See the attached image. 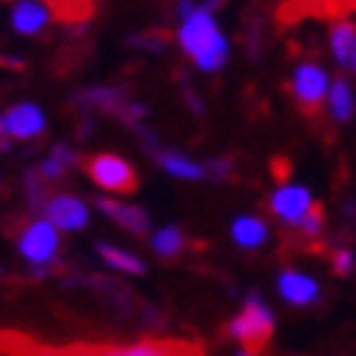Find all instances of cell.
<instances>
[{"label": "cell", "mask_w": 356, "mask_h": 356, "mask_svg": "<svg viewBox=\"0 0 356 356\" xmlns=\"http://www.w3.org/2000/svg\"><path fill=\"white\" fill-rule=\"evenodd\" d=\"M181 44L184 50L196 58L202 70H216L225 62V41L211 18V9H196L187 15L181 26Z\"/></svg>", "instance_id": "obj_1"}, {"label": "cell", "mask_w": 356, "mask_h": 356, "mask_svg": "<svg viewBox=\"0 0 356 356\" xmlns=\"http://www.w3.org/2000/svg\"><path fill=\"white\" fill-rule=\"evenodd\" d=\"M231 336L240 339L251 356L260 353L272 336V313L257 298H251L243 309V316H236V321L231 324Z\"/></svg>", "instance_id": "obj_2"}, {"label": "cell", "mask_w": 356, "mask_h": 356, "mask_svg": "<svg viewBox=\"0 0 356 356\" xmlns=\"http://www.w3.org/2000/svg\"><path fill=\"white\" fill-rule=\"evenodd\" d=\"M58 356H202V350L184 342H138V345L73 348V350H62Z\"/></svg>", "instance_id": "obj_3"}, {"label": "cell", "mask_w": 356, "mask_h": 356, "mask_svg": "<svg viewBox=\"0 0 356 356\" xmlns=\"http://www.w3.org/2000/svg\"><path fill=\"white\" fill-rule=\"evenodd\" d=\"M88 175L102 187V190H111V193H135L138 190V175L131 170L123 158L117 155H94L88 161Z\"/></svg>", "instance_id": "obj_4"}, {"label": "cell", "mask_w": 356, "mask_h": 356, "mask_svg": "<svg viewBox=\"0 0 356 356\" xmlns=\"http://www.w3.org/2000/svg\"><path fill=\"white\" fill-rule=\"evenodd\" d=\"M18 251L33 263V266H47L56 251H58V231L50 225L47 219H35L29 222L26 231L18 240Z\"/></svg>", "instance_id": "obj_5"}, {"label": "cell", "mask_w": 356, "mask_h": 356, "mask_svg": "<svg viewBox=\"0 0 356 356\" xmlns=\"http://www.w3.org/2000/svg\"><path fill=\"white\" fill-rule=\"evenodd\" d=\"M292 94L304 108V114L316 117L324 97H327V76H324V70L316 65H301L292 79Z\"/></svg>", "instance_id": "obj_6"}, {"label": "cell", "mask_w": 356, "mask_h": 356, "mask_svg": "<svg viewBox=\"0 0 356 356\" xmlns=\"http://www.w3.org/2000/svg\"><path fill=\"white\" fill-rule=\"evenodd\" d=\"M44 213L56 231H79L88 225V207L76 196H53L44 204Z\"/></svg>", "instance_id": "obj_7"}, {"label": "cell", "mask_w": 356, "mask_h": 356, "mask_svg": "<svg viewBox=\"0 0 356 356\" xmlns=\"http://www.w3.org/2000/svg\"><path fill=\"white\" fill-rule=\"evenodd\" d=\"M3 123H6V135L15 138V140H29L44 131L47 120H44V114L38 106L33 102H18V106H12L6 114H3Z\"/></svg>", "instance_id": "obj_8"}, {"label": "cell", "mask_w": 356, "mask_h": 356, "mask_svg": "<svg viewBox=\"0 0 356 356\" xmlns=\"http://www.w3.org/2000/svg\"><path fill=\"white\" fill-rule=\"evenodd\" d=\"M309 207H313V196L304 187H280L272 196V211L289 225H298Z\"/></svg>", "instance_id": "obj_9"}, {"label": "cell", "mask_w": 356, "mask_h": 356, "mask_svg": "<svg viewBox=\"0 0 356 356\" xmlns=\"http://www.w3.org/2000/svg\"><path fill=\"white\" fill-rule=\"evenodd\" d=\"M50 24V6L41 0H18L12 6V26L21 35H35Z\"/></svg>", "instance_id": "obj_10"}, {"label": "cell", "mask_w": 356, "mask_h": 356, "mask_svg": "<svg viewBox=\"0 0 356 356\" xmlns=\"http://www.w3.org/2000/svg\"><path fill=\"white\" fill-rule=\"evenodd\" d=\"M99 211L111 216L114 222H120L123 228H129L131 234H143L149 228V219L140 207H131V204H120V202H111V199H99Z\"/></svg>", "instance_id": "obj_11"}, {"label": "cell", "mask_w": 356, "mask_h": 356, "mask_svg": "<svg viewBox=\"0 0 356 356\" xmlns=\"http://www.w3.org/2000/svg\"><path fill=\"white\" fill-rule=\"evenodd\" d=\"M280 295L292 304H309V301H316L318 286L313 277H307L301 272H284L280 275Z\"/></svg>", "instance_id": "obj_12"}, {"label": "cell", "mask_w": 356, "mask_h": 356, "mask_svg": "<svg viewBox=\"0 0 356 356\" xmlns=\"http://www.w3.org/2000/svg\"><path fill=\"white\" fill-rule=\"evenodd\" d=\"M266 236H269V231H266V225L260 219L254 216H243L234 222V240L240 243L243 248H257L266 243Z\"/></svg>", "instance_id": "obj_13"}, {"label": "cell", "mask_w": 356, "mask_h": 356, "mask_svg": "<svg viewBox=\"0 0 356 356\" xmlns=\"http://www.w3.org/2000/svg\"><path fill=\"white\" fill-rule=\"evenodd\" d=\"M356 53V26L348 21H336L333 26V56L339 62H350Z\"/></svg>", "instance_id": "obj_14"}, {"label": "cell", "mask_w": 356, "mask_h": 356, "mask_svg": "<svg viewBox=\"0 0 356 356\" xmlns=\"http://www.w3.org/2000/svg\"><path fill=\"white\" fill-rule=\"evenodd\" d=\"M99 254L108 266H114V269H120V272H131V275L143 272V263L135 254H129V251H120L114 245H99Z\"/></svg>", "instance_id": "obj_15"}, {"label": "cell", "mask_w": 356, "mask_h": 356, "mask_svg": "<svg viewBox=\"0 0 356 356\" xmlns=\"http://www.w3.org/2000/svg\"><path fill=\"white\" fill-rule=\"evenodd\" d=\"M152 245H155V251L161 257H175L178 251H181V245H184V236H181L178 228H164V231L155 234Z\"/></svg>", "instance_id": "obj_16"}, {"label": "cell", "mask_w": 356, "mask_h": 356, "mask_svg": "<svg viewBox=\"0 0 356 356\" xmlns=\"http://www.w3.org/2000/svg\"><path fill=\"white\" fill-rule=\"evenodd\" d=\"M158 161H161V164H164V170L172 172V175H181V178H199V175H202V167H196L193 161H187V158H181V155L161 152Z\"/></svg>", "instance_id": "obj_17"}, {"label": "cell", "mask_w": 356, "mask_h": 356, "mask_svg": "<svg viewBox=\"0 0 356 356\" xmlns=\"http://www.w3.org/2000/svg\"><path fill=\"white\" fill-rule=\"evenodd\" d=\"M330 106H333L336 120H348V117H350V111H353V99H350V88H348V82L336 79L333 91H330Z\"/></svg>", "instance_id": "obj_18"}, {"label": "cell", "mask_w": 356, "mask_h": 356, "mask_svg": "<svg viewBox=\"0 0 356 356\" xmlns=\"http://www.w3.org/2000/svg\"><path fill=\"white\" fill-rule=\"evenodd\" d=\"M298 225H301V231H304L307 236H316V234L321 231V225H324V213H321V207H318V204H313V207H309V211L304 213V219L298 222Z\"/></svg>", "instance_id": "obj_19"}, {"label": "cell", "mask_w": 356, "mask_h": 356, "mask_svg": "<svg viewBox=\"0 0 356 356\" xmlns=\"http://www.w3.org/2000/svg\"><path fill=\"white\" fill-rule=\"evenodd\" d=\"M73 6L70 12H73V18H82V15H88L91 12V3L94 0H53V6Z\"/></svg>", "instance_id": "obj_20"}, {"label": "cell", "mask_w": 356, "mask_h": 356, "mask_svg": "<svg viewBox=\"0 0 356 356\" xmlns=\"http://www.w3.org/2000/svg\"><path fill=\"white\" fill-rule=\"evenodd\" d=\"M65 170H67V167H62L56 158H47V161L41 164V170H38V172H41V178H62V175H65Z\"/></svg>", "instance_id": "obj_21"}, {"label": "cell", "mask_w": 356, "mask_h": 356, "mask_svg": "<svg viewBox=\"0 0 356 356\" xmlns=\"http://www.w3.org/2000/svg\"><path fill=\"white\" fill-rule=\"evenodd\" d=\"M50 158H56V161H58V164H62V167H70L73 161H76V155H73V149H67V146H56Z\"/></svg>", "instance_id": "obj_22"}, {"label": "cell", "mask_w": 356, "mask_h": 356, "mask_svg": "<svg viewBox=\"0 0 356 356\" xmlns=\"http://www.w3.org/2000/svg\"><path fill=\"white\" fill-rule=\"evenodd\" d=\"M350 263H353V260H350L348 251H339V254L333 257V266H336L339 275H348V272H350Z\"/></svg>", "instance_id": "obj_23"}, {"label": "cell", "mask_w": 356, "mask_h": 356, "mask_svg": "<svg viewBox=\"0 0 356 356\" xmlns=\"http://www.w3.org/2000/svg\"><path fill=\"white\" fill-rule=\"evenodd\" d=\"M6 123H3V114H0V146H6Z\"/></svg>", "instance_id": "obj_24"}, {"label": "cell", "mask_w": 356, "mask_h": 356, "mask_svg": "<svg viewBox=\"0 0 356 356\" xmlns=\"http://www.w3.org/2000/svg\"><path fill=\"white\" fill-rule=\"evenodd\" d=\"M353 62H356V53H353Z\"/></svg>", "instance_id": "obj_25"}]
</instances>
